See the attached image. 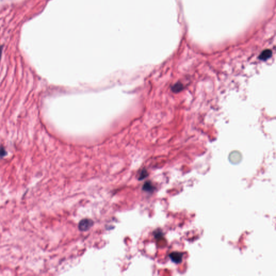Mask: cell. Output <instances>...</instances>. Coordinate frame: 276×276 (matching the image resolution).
I'll return each mask as SVG.
<instances>
[{"label":"cell","mask_w":276,"mask_h":276,"mask_svg":"<svg viewBox=\"0 0 276 276\" xmlns=\"http://www.w3.org/2000/svg\"><path fill=\"white\" fill-rule=\"evenodd\" d=\"M93 225V222L90 219H82L80 223L78 228L80 230L82 231H86L89 230Z\"/></svg>","instance_id":"obj_1"},{"label":"cell","mask_w":276,"mask_h":276,"mask_svg":"<svg viewBox=\"0 0 276 276\" xmlns=\"http://www.w3.org/2000/svg\"><path fill=\"white\" fill-rule=\"evenodd\" d=\"M183 253L179 252H173L170 253L169 257L171 260L174 262L175 263L179 264L182 261L183 258Z\"/></svg>","instance_id":"obj_2"},{"label":"cell","mask_w":276,"mask_h":276,"mask_svg":"<svg viewBox=\"0 0 276 276\" xmlns=\"http://www.w3.org/2000/svg\"><path fill=\"white\" fill-rule=\"evenodd\" d=\"M272 55V51L270 50H265L263 51L259 57V58L261 60L265 61L268 59L270 57H271Z\"/></svg>","instance_id":"obj_3"},{"label":"cell","mask_w":276,"mask_h":276,"mask_svg":"<svg viewBox=\"0 0 276 276\" xmlns=\"http://www.w3.org/2000/svg\"><path fill=\"white\" fill-rule=\"evenodd\" d=\"M142 189L145 191L149 192H151V191L153 190L154 187L153 186V185L151 184V182H147L144 184Z\"/></svg>","instance_id":"obj_4"},{"label":"cell","mask_w":276,"mask_h":276,"mask_svg":"<svg viewBox=\"0 0 276 276\" xmlns=\"http://www.w3.org/2000/svg\"><path fill=\"white\" fill-rule=\"evenodd\" d=\"M183 89V85L180 83H177L172 87V90L174 92H178L181 91Z\"/></svg>","instance_id":"obj_5"},{"label":"cell","mask_w":276,"mask_h":276,"mask_svg":"<svg viewBox=\"0 0 276 276\" xmlns=\"http://www.w3.org/2000/svg\"><path fill=\"white\" fill-rule=\"evenodd\" d=\"M147 176V172L146 171V169H144V170H142L141 172V174H140V176H139V180H142L144 179L145 178H146Z\"/></svg>","instance_id":"obj_6"},{"label":"cell","mask_w":276,"mask_h":276,"mask_svg":"<svg viewBox=\"0 0 276 276\" xmlns=\"http://www.w3.org/2000/svg\"><path fill=\"white\" fill-rule=\"evenodd\" d=\"M7 154V151L4 148L2 147H0V158H2Z\"/></svg>","instance_id":"obj_7"},{"label":"cell","mask_w":276,"mask_h":276,"mask_svg":"<svg viewBox=\"0 0 276 276\" xmlns=\"http://www.w3.org/2000/svg\"><path fill=\"white\" fill-rule=\"evenodd\" d=\"M2 50H3V46H0V62H1L2 55Z\"/></svg>","instance_id":"obj_8"}]
</instances>
